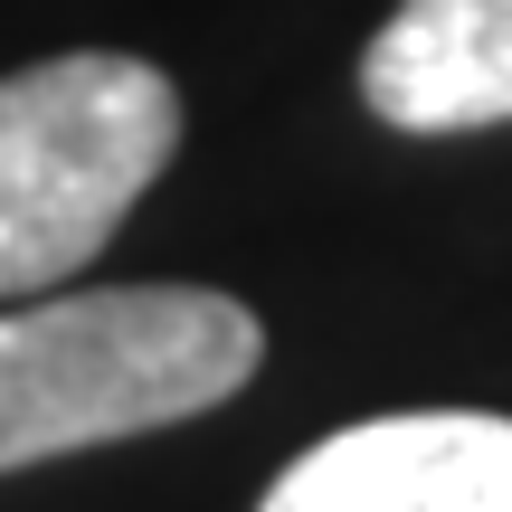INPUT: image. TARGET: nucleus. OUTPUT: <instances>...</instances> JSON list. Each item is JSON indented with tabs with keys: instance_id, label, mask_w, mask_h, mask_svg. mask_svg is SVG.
Instances as JSON below:
<instances>
[{
	"instance_id": "nucleus-1",
	"label": "nucleus",
	"mask_w": 512,
	"mask_h": 512,
	"mask_svg": "<svg viewBox=\"0 0 512 512\" xmlns=\"http://www.w3.org/2000/svg\"><path fill=\"white\" fill-rule=\"evenodd\" d=\"M256 351V313L209 285H105L0 313V475L200 418L256 380Z\"/></svg>"
},
{
	"instance_id": "nucleus-2",
	"label": "nucleus",
	"mask_w": 512,
	"mask_h": 512,
	"mask_svg": "<svg viewBox=\"0 0 512 512\" xmlns=\"http://www.w3.org/2000/svg\"><path fill=\"white\" fill-rule=\"evenodd\" d=\"M181 152V95L143 57H38L0 76V294L67 285Z\"/></svg>"
},
{
	"instance_id": "nucleus-3",
	"label": "nucleus",
	"mask_w": 512,
	"mask_h": 512,
	"mask_svg": "<svg viewBox=\"0 0 512 512\" xmlns=\"http://www.w3.org/2000/svg\"><path fill=\"white\" fill-rule=\"evenodd\" d=\"M256 512H512V418L427 408L304 446Z\"/></svg>"
},
{
	"instance_id": "nucleus-4",
	"label": "nucleus",
	"mask_w": 512,
	"mask_h": 512,
	"mask_svg": "<svg viewBox=\"0 0 512 512\" xmlns=\"http://www.w3.org/2000/svg\"><path fill=\"white\" fill-rule=\"evenodd\" d=\"M361 95L399 133L512 124V0H399L361 48Z\"/></svg>"
}]
</instances>
